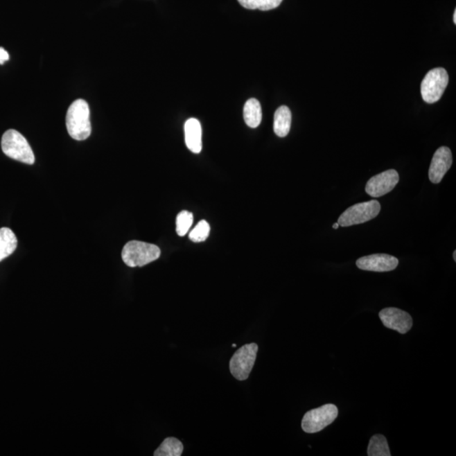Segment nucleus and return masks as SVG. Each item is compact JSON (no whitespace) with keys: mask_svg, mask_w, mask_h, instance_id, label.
I'll use <instances>...</instances> for the list:
<instances>
[{"mask_svg":"<svg viewBox=\"0 0 456 456\" xmlns=\"http://www.w3.org/2000/svg\"><path fill=\"white\" fill-rule=\"evenodd\" d=\"M449 83V76L446 69L436 68L432 69L424 77L421 85V94L424 102L435 103L442 98L444 91Z\"/></svg>","mask_w":456,"mask_h":456,"instance_id":"423d86ee","label":"nucleus"},{"mask_svg":"<svg viewBox=\"0 0 456 456\" xmlns=\"http://www.w3.org/2000/svg\"><path fill=\"white\" fill-rule=\"evenodd\" d=\"M184 446L179 439L170 437L164 439L157 450L154 452L155 456H180L183 454Z\"/></svg>","mask_w":456,"mask_h":456,"instance_id":"dca6fc26","label":"nucleus"},{"mask_svg":"<svg viewBox=\"0 0 456 456\" xmlns=\"http://www.w3.org/2000/svg\"><path fill=\"white\" fill-rule=\"evenodd\" d=\"M368 455L369 456H390L389 448L387 439L382 435H376L371 438L369 447Z\"/></svg>","mask_w":456,"mask_h":456,"instance_id":"f3484780","label":"nucleus"},{"mask_svg":"<svg viewBox=\"0 0 456 456\" xmlns=\"http://www.w3.org/2000/svg\"><path fill=\"white\" fill-rule=\"evenodd\" d=\"M256 343L246 344L235 351L229 362L230 372L238 380H246L252 371L258 353Z\"/></svg>","mask_w":456,"mask_h":456,"instance_id":"20e7f679","label":"nucleus"},{"mask_svg":"<svg viewBox=\"0 0 456 456\" xmlns=\"http://www.w3.org/2000/svg\"><path fill=\"white\" fill-rule=\"evenodd\" d=\"M399 261L392 255L376 254L358 258L356 265L362 270L374 272H387L395 270Z\"/></svg>","mask_w":456,"mask_h":456,"instance_id":"9d476101","label":"nucleus"},{"mask_svg":"<svg viewBox=\"0 0 456 456\" xmlns=\"http://www.w3.org/2000/svg\"><path fill=\"white\" fill-rule=\"evenodd\" d=\"M338 416V408L333 404H326L313 409L304 415L302 428L307 434H315L322 431L334 422Z\"/></svg>","mask_w":456,"mask_h":456,"instance_id":"0eeeda50","label":"nucleus"},{"mask_svg":"<svg viewBox=\"0 0 456 456\" xmlns=\"http://www.w3.org/2000/svg\"><path fill=\"white\" fill-rule=\"evenodd\" d=\"M453 157L450 148L442 146L436 150L432 157L428 176L432 184H439L451 168Z\"/></svg>","mask_w":456,"mask_h":456,"instance_id":"9b49d317","label":"nucleus"},{"mask_svg":"<svg viewBox=\"0 0 456 456\" xmlns=\"http://www.w3.org/2000/svg\"><path fill=\"white\" fill-rule=\"evenodd\" d=\"M10 60L9 53L3 48H0V64H5V62Z\"/></svg>","mask_w":456,"mask_h":456,"instance_id":"412c9836","label":"nucleus"},{"mask_svg":"<svg viewBox=\"0 0 456 456\" xmlns=\"http://www.w3.org/2000/svg\"><path fill=\"white\" fill-rule=\"evenodd\" d=\"M340 227V226H339L338 222L335 223L334 225H333V228H334V229H338V227Z\"/></svg>","mask_w":456,"mask_h":456,"instance_id":"4be33fe9","label":"nucleus"},{"mask_svg":"<svg viewBox=\"0 0 456 456\" xmlns=\"http://www.w3.org/2000/svg\"><path fill=\"white\" fill-rule=\"evenodd\" d=\"M211 227L204 220L197 224L194 229L189 234V239L195 243L206 241L210 235Z\"/></svg>","mask_w":456,"mask_h":456,"instance_id":"aec40b11","label":"nucleus"},{"mask_svg":"<svg viewBox=\"0 0 456 456\" xmlns=\"http://www.w3.org/2000/svg\"><path fill=\"white\" fill-rule=\"evenodd\" d=\"M67 127L69 134L76 141H85L90 137V107L85 100H76L69 106L67 114Z\"/></svg>","mask_w":456,"mask_h":456,"instance_id":"f257e3e1","label":"nucleus"},{"mask_svg":"<svg viewBox=\"0 0 456 456\" xmlns=\"http://www.w3.org/2000/svg\"><path fill=\"white\" fill-rule=\"evenodd\" d=\"M383 324L390 330L405 334L412 329L413 320L407 312L396 308H386L380 312Z\"/></svg>","mask_w":456,"mask_h":456,"instance_id":"1a4fd4ad","label":"nucleus"},{"mask_svg":"<svg viewBox=\"0 0 456 456\" xmlns=\"http://www.w3.org/2000/svg\"><path fill=\"white\" fill-rule=\"evenodd\" d=\"M380 210V204L377 200L356 204L343 212L337 222L343 227L358 225L376 218Z\"/></svg>","mask_w":456,"mask_h":456,"instance_id":"39448f33","label":"nucleus"},{"mask_svg":"<svg viewBox=\"0 0 456 456\" xmlns=\"http://www.w3.org/2000/svg\"><path fill=\"white\" fill-rule=\"evenodd\" d=\"M399 180V175L396 170L390 169L371 177L366 184L365 191L374 198H378L392 191Z\"/></svg>","mask_w":456,"mask_h":456,"instance_id":"6e6552de","label":"nucleus"},{"mask_svg":"<svg viewBox=\"0 0 456 456\" xmlns=\"http://www.w3.org/2000/svg\"><path fill=\"white\" fill-rule=\"evenodd\" d=\"M453 257H454V261H456V251H455L454 252Z\"/></svg>","mask_w":456,"mask_h":456,"instance_id":"b1692460","label":"nucleus"},{"mask_svg":"<svg viewBox=\"0 0 456 456\" xmlns=\"http://www.w3.org/2000/svg\"><path fill=\"white\" fill-rule=\"evenodd\" d=\"M236 346H237L236 344H233V347H235Z\"/></svg>","mask_w":456,"mask_h":456,"instance_id":"393cba45","label":"nucleus"},{"mask_svg":"<svg viewBox=\"0 0 456 456\" xmlns=\"http://www.w3.org/2000/svg\"><path fill=\"white\" fill-rule=\"evenodd\" d=\"M292 113L287 106H281L274 116V131L277 137H286L291 129Z\"/></svg>","mask_w":456,"mask_h":456,"instance_id":"ddd939ff","label":"nucleus"},{"mask_svg":"<svg viewBox=\"0 0 456 456\" xmlns=\"http://www.w3.org/2000/svg\"><path fill=\"white\" fill-rule=\"evenodd\" d=\"M453 20H454L455 24H456V10H455V12H454Z\"/></svg>","mask_w":456,"mask_h":456,"instance_id":"5701e85b","label":"nucleus"},{"mask_svg":"<svg viewBox=\"0 0 456 456\" xmlns=\"http://www.w3.org/2000/svg\"><path fill=\"white\" fill-rule=\"evenodd\" d=\"M17 238L12 230L0 228V262L15 252L17 248Z\"/></svg>","mask_w":456,"mask_h":456,"instance_id":"4468645a","label":"nucleus"},{"mask_svg":"<svg viewBox=\"0 0 456 456\" xmlns=\"http://www.w3.org/2000/svg\"><path fill=\"white\" fill-rule=\"evenodd\" d=\"M3 152L7 157L23 164L33 165L35 156L26 139L15 130H7L1 141Z\"/></svg>","mask_w":456,"mask_h":456,"instance_id":"7ed1b4c3","label":"nucleus"},{"mask_svg":"<svg viewBox=\"0 0 456 456\" xmlns=\"http://www.w3.org/2000/svg\"><path fill=\"white\" fill-rule=\"evenodd\" d=\"M185 143L191 152L199 154L202 150V128L198 119H189L184 125Z\"/></svg>","mask_w":456,"mask_h":456,"instance_id":"f8f14e48","label":"nucleus"},{"mask_svg":"<svg viewBox=\"0 0 456 456\" xmlns=\"http://www.w3.org/2000/svg\"><path fill=\"white\" fill-rule=\"evenodd\" d=\"M160 256L159 247L141 241L127 243L122 251L123 261L130 268H142Z\"/></svg>","mask_w":456,"mask_h":456,"instance_id":"f03ea898","label":"nucleus"},{"mask_svg":"<svg viewBox=\"0 0 456 456\" xmlns=\"http://www.w3.org/2000/svg\"><path fill=\"white\" fill-rule=\"evenodd\" d=\"M238 1L246 9L266 11L276 9L283 0H238Z\"/></svg>","mask_w":456,"mask_h":456,"instance_id":"a211bd4d","label":"nucleus"},{"mask_svg":"<svg viewBox=\"0 0 456 456\" xmlns=\"http://www.w3.org/2000/svg\"><path fill=\"white\" fill-rule=\"evenodd\" d=\"M193 221H194V216L188 211H181L177 216L176 220V231L177 235L180 237L188 234L189 228L191 227Z\"/></svg>","mask_w":456,"mask_h":456,"instance_id":"6ab92c4d","label":"nucleus"},{"mask_svg":"<svg viewBox=\"0 0 456 456\" xmlns=\"http://www.w3.org/2000/svg\"><path fill=\"white\" fill-rule=\"evenodd\" d=\"M243 117L246 125L253 129L261 125L262 110L261 103L257 99L251 98L246 102L243 108Z\"/></svg>","mask_w":456,"mask_h":456,"instance_id":"2eb2a0df","label":"nucleus"}]
</instances>
